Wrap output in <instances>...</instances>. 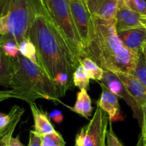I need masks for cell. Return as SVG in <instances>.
Wrapping results in <instances>:
<instances>
[{
    "label": "cell",
    "instance_id": "cell-24",
    "mask_svg": "<svg viewBox=\"0 0 146 146\" xmlns=\"http://www.w3.org/2000/svg\"><path fill=\"white\" fill-rule=\"evenodd\" d=\"M108 125H109V127L107 130L106 133L107 146H123V145L113 132V127H112V122L109 121Z\"/></svg>",
    "mask_w": 146,
    "mask_h": 146
},
{
    "label": "cell",
    "instance_id": "cell-26",
    "mask_svg": "<svg viewBox=\"0 0 146 146\" xmlns=\"http://www.w3.org/2000/svg\"><path fill=\"white\" fill-rule=\"evenodd\" d=\"M3 144L6 145V146H25L20 142L19 136L13 137L12 135L7 136L4 139Z\"/></svg>",
    "mask_w": 146,
    "mask_h": 146
},
{
    "label": "cell",
    "instance_id": "cell-18",
    "mask_svg": "<svg viewBox=\"0 0 146 146\" xmlns=\"http://www.w3.org/2000/svg\"><path fill=\"white\" fill-rule=\"evenodd\" d=\"M73 85L80 90H87L90 85L89 77L85 69L80 64L78 66L73 74Z\"/></svg>",
    "mask_w": 146,
    "mask_h": 146
},
{
    "label": "cell",
    "instance_id": "cell-21",
    "mask_svg": "<svg viewBox=\"0 0 146 146\" xmlns=\"http://www.w3.org/2000/svg\"><path fill=\"white\" fill-rule=\"evenodd\" d=\"M124 2L132 10L146 17V2L145 0H124Z\"/></svg>",
    "mask_w": 146,
    "mask_h": 146
},
{
    "label": "cell",
    "instance_id": "cell-1",
    "mask_svg": "<svg viewBox=\"0 0 146 146\" xmlns=\"http://www.w3.org/2000/svg\"><path fill=\"white\" fill-rule=\"evenodd\" d=\"M28 37L35 45L38 64L52 80L60 73L73 79L79 63L76 61L51 18L42 14L34 16Z\"/></svg>",
    "mask_w": 146,
    "mask_h": 146
},
{
    "label": "cell",
    "instance_id": "cell-16",
    "mask_svg": "<svg viewBox=\"0 0 146 146\" xmlns=\"http://www.w3.org/2000/svg\"><path fill=\"white\" fill-rule=\"evenodd\" d=\"M80 64L85 69L90 79L100 82L102 80L104 70L101 68L94 60L88 57H85L80 60Z\"/></svg>",
    "mask_w": 146,
    "mask_h": 146
},
{
    "label": "cell",
    "instance_id": "cell-3",
    "mask_svg": "<svg viewBox=\"0 0 146 146\" xmlns=\"http://www.w3.org/2000/svg\"><path fill=\"white\" fill-rule=\"evenodd\" d=\"M14 62L15 72L10 88L17 99L29 105L37 99L61 102L60 91L41 66L20 54L14 58Z\"/></svg>",
    "mask_w": 146,
    "mask_h": 146
},
{
    "label": "cell",
    "instance_id": "cell-9",
    "mask_svg": "<svg viewBox=\"0 0 146 146\" xmlns=\"http://www.w3.org/2000/svg\"><path fill=\"white\" fill-rule=\"evenodd\" d=\"M117 35L123 44L135 54L141 53L143 44L146 41V27L129 28L117 30Z\"/></svg>",
    "mask_w": 146,
    "mask_h": 146
},
{
    "label": "cell",
    "instance_id": "cell-29",
    "mask_svg": "<svg viewBox=\"0 0 146 146\" xmlns=\"http://www.w3.org/2000/svg\"><path fill=\"white\" fill-rule=\"evenodd\" d=\"M10 98H16V95L12 90H0V102Z\"/></svg>",
    "mask_w": 146,
    "mask_h": 146
},
{
    "label": "cell",
    "instance_id": "cell-20",
    "mask_svg": "<svg viewBox=\"0 0 146 146\" xmlns=\"http://www.w3.org/2000/svg\"><path fill=\"white\" fill-rule=\"evenodd\" d=\"M42 143L47 146H64L65 141L60 133L54 130L50 134L42 136Z\"/></svg>",
    "mask_w": 146,
    "mask_h": 146
},
{
    "label": "cell",
    "instance_id": "cell-19",
    "mask_svg": "<svg viewBox=\"0 0 146 146\" xmlns=\"http://www.w3.org/2000/svg\"><path fill=\"white\" fill-rule=\"evenodd\" d=\"M131 75L137 78L146 86V63L145 62L141 54H139L137 57L135 66Z\"/></svg>",
    "mask_w": 146,
    "mask_h": 146
},
{
    "label": "cell",
    "instance_id": "cell-6",
    "mask_svg": "<svg viewBox=\"0 0 146 146\" xmlns=\"http://www.w3.org/2000/svg\"><path fill=\"white\" fill-rule=\"evenodd\" d=\"M101 82L105 84L113 93L115 94L117 96L123 98L126 103L133 110V116L135 118L137 119L140 126L143 122V111L142 108L137 105V102L135 101L133 97L130 95L126 88L122 83L121 81L119 80L117 75L114 72L109 70H104L103 76L101 80Z\"/></svg>",
    "mask_w": 146,
    "mask_h": 146
},
{
    "label": "cell",
    "instance_id": "cell-23",
    "mask_svg": "<svg viewBox=\"0 0 146 146\" xmlns=\"http://www.w3.org/2000/svg\"><path fill=\"white\" fill-rule=\"evenodd\" d=\"M2 47L5 54L12 58H15L19 54L18 45L14 41L6 42L2 44Z\"/></svg>",
    "mask_w": 146,
    "mask_h": 146
},
{
    "label": "cell",
    "instance_id": "cell-22",
    "mask_svg": "<svg viewBox=\"0 0 146 146\" xmlns=\"http://www.w3.org/2000/svg\"><path fill=\"white\" fill-rule=\"evenodd\" d=\"M22 116V115H19L17 116L9 125L7 126L5 128H0V145L3 144V140L5 137L13 134L14 130L16 128L17 125L19 120H20Z\"/></svg>",
    "mask_w": 146,
    "mask_h": 146
},
{
    "label": "cell",
    "instance_id": "cell-11",
    "mask_svg": "<svg viewBox=\"0 0 146 146\" xmlns=\"http://www.w3.org/2000/svg\"><path fill=\"white\" fill-rule=\"evenodd\" d=\"M125 88L133 97L137 105L142 108L146 105V86L137 78L128 73L116 72H114Z\"/></svg>",
    "mask_w": 146,
    "mask_h": 146
},
{
    "label": "cell",
    "instance_id": "cell-12",
    "mask_svg": "<svg viewBox=\"0 0 146 146\" xmlns=\"http://www.w3.org/2000/svg\"><path fill=\"white\" fill-rule=\"evenodd\" d=\"M91 15L101 19H115L118 0H86Z\"/></svg>",
    "mask_w": 146,
    "mask_h": 146
},
{
    "label": "cell",
    "instance_id": "cell-27",
    "mask_svg": "<svg viewBox=\"0 0 146 146\" xmlns=\"http://www.w3.org/2000/svg\"><path fill=\"white\" fill-rule=\"evenodd\" d=\"M7 34V27L5 17H0V36H1V42L3 44V39Z\"/></svg>",
    "mask_w": 146,
    "mask_h": 146
},
{
    "label": "cell",
    "instance_id": "cell-13",
    "mask_svg": "<svg viewBox=\"0 0 146 146\" xmlns=\"http://www.w3.org/2000/svg\"><path fill=\"white\" fill-rule=\"evenodd\" d=\"M29 106L35 121V131L41 136L53 133L55 130L49 120L47 113L35 102L29 104Z\"/></svg>",
    "mask_w": 146,
    "mask_h": 146
},
{
    "label": "cell",
    "instance_id": "cell-17",
    "mask_svg": "<svg viewBox=\"0 0 146 146\" xmlns=\"http://www.w3.org/2000/svg\"><path fill=\"white\" fill-rule=\"evenodd\" d=\"M18 47L20 54L38 64L36 48L29 37L22 40L18 44Z\"/></svg>",
    "mask_w": 146,
    "mask_h": 146
},
{
    "label": "cell",
    "instance_id": "cell-4",
    "mask_svg": "<svg viewBox=\"0 0 146 146\" xmlns=\"http://www.w3.org/2000/svg\"><path fill=\"white\" fill-rule=\"evenodd\" d=\"M51 17L76 61L85 57L84 45L73 20L70 0H50Z\"/></svg>",
    "mask_w": 146,
    "mask_h": 146
},
{
    "label": "cell",
    "instance_id": "cell-28",
    "mask_svg": "<svg viewBox=\"0 0 146 146\" xmlns=\"http://www.w3.org/2000/svg\"><path fill=\"white\" fill-rule=\"evenodd\" d=\"M50 117L53 120L54 123L60 124L63 121V115L62 113L57 110H54L50 114Z\"/></svg>",
    "mask_w": 146,
    "mask_h": 146
},
{
    "label": "cell",
    "instance_id": "cell-7",
    "mask_svg": "<svg viewBox=\"0 0 146 146\" xmlns=\"http://www.w3.org/2000/svg\"><path fill=\"white\" fill-rule=\"evenodd\" d=\"M70 10L84 48L89 41L91 14L87 6L86 0H70Z\"/></svg>",
    "mask_w": 146,
    "mask_h": 146
},
{
    "label": "cell",
    "instance_id": "cell-14",
    "mask_svg": "<svg viewBox=\"0 0 146 146\" xmlns=\"http://www.w3.org/2000/svg\"><path fill=\"white\" fill-rule=\"evenodd\" d=\"M15 72L14 58L8 57L0 45V86L10 88Z\"/></svg>",
    "mask_w": 146,
    "mask_h": 146
},
{
    "label": "cell",
    "instance_id": "cell-31",
    "mask_svg": "<svg viewBox=\"0 0 146 146\" xmlns=\"http://www.w3.org/2000/svg\"><path fill=\"white\" fill-rule=\"evenodd\" d=\"M42 2H43V5H44V7H45L47 12H48V13L50 14V16H51V12H50V0H42Z\"/></svg>",
    "mask_w": 146,
    "mask_h": 146
},
{
    "label": "cell",
    "instance_id": "cell-15",
    "mask_svg": "<svg viewBox=\"0 0 146 146\" xmlns=\"http://www.w3.org/2000/svg\"><path fill=\"white\" fill-rule=\"evenodd\" d=\"M64 105L71 110L72 111L80 115L86 119H89L92 114V101L87 92V90L85 89L80 90V91L78 92L76 102L74 106L70 107L66 105Z\"/></svg>",
    "mask_w": 146,
    "mask_h": 146
},
{
    "label": "cell",
    "instance_id": "cell-32",
    "mask_svg": "<svg viewBox=\"0 0 146 146\" xmlns=\"http://www.w3.org/2000/svg\"><path fill=\"white\" fill-rule=\"evenodd\" d=\"M136 146H146V143L145 142V140L143 138V136L142 135V134H140V137H139L138 141H137Z\"/></svg>",
    "mask_w": 146,
    "mask_h": 146
},
{
    "label": "cell",
    "instance_id": "cell-2",
    "mask_svg": "<svg viewBox=\"0 0 146 146\" xmlns=\"http://www.w3.org/2000/svg\"><path fill=\"white\" fill-rule=\"evenodd\" d=\"M85 57L104 70L131 75L137 57L122 43L117 35L115 18L101 19L91 16L89 41L84 48Z\"/></svg>",
    "mask_w": 146,
    "mask_h": 146
},
{
    "label": "cell",
    "instance_id": "cell-33",
    "mask_svg": "<svg viewBox=\"0 0 146 146\" xmlns=\"http://www.w3.org/2000/svg\"><path fill=\"white\" fill-rule=\"evenodd\" d=\"M140 54H142L143 60H144L145 62L146 63V41L145 42V44H143V48H142L141 53H140Z\"/></svg>",
    "mask_w": 146,
    "mask_h": 146
},
{
    "label": "cell",
    "instance_id": "cell-25",
    "mask_svg": "<svg viewBox=\"0 0 146 146\" xmlns=\"http://www.w3.org/2000/svg\"><path fill=\"white\" fill-rule=\"evenodd\" d=\"M42 136L36 133L35 130L29 132V142L28 146H42Z\"/></svg>",
    "mask_w": 146,
    "mask_h": 146
},
{
    "label": "cell",
    "instance_id": "cell-8",
    "mask_svg": "<svg viewBox=\"0 0 146 146\" xmlns=\"http://www.w3.org/2000/svg\"><path fill=\"white\" fill-rule=\"evenodd\" d=\"M115 21L116 30L139 27H146V17L130 9L125 5L124 0H118Z\"/></svg>",
    "mask_w": 146,
    "mask_h": 146
},
{
    "label": "cell",
    "instance_id": "cell-5",
    "mask_svg": "<svg viewBox=\"0 0 146 146\" xmlns=\"http://www.w3.org/2000/svg\"><path fill=\"white\" fill-rule=\"evenodd\" d=\"M109 121L108 115L97 105L90 121L77 133L75 146H107L106 133Z\"/></svg>",
    "mask_w": 146,
    "mask_h": 146
},
{
    "label": "cell",
    "instance_id": "cell-30",
    "mask_svg": "<svg viewBox=\"0 0 146 146\" xmlns=\"http://www.w3.org/2000/svg\"><path fill=\"white\" fill-rule=\"evenodd\" d=\"M142 111H143V122L141 125V134L143 136V138L146 143V105L142 107Z\"/></svg>",
    "mask_w": 146,
    "mask_h": 146
},
{
    "label": "cell",
    "instance_id": "cell-10",
    "mask_svg": "<svg viewBox=\"0 0 146 146\" xmlns=\"http://www.w3.org/2000/svg\"><path fill=\"white\" fill-rule=\"evenodd\" d=\"M102 88L100 98L97 102V105L108 115L110 122L123 120L121 116L120 107L119 105L117 96L113 93L105 84L99 82Z\"/></svg>",
    "mask_w": 146,
    "mask_h": 146
},
{
    "label": "cell",
    "instance_id": "cell-34",
    "mask_svg": "<svg viewBox=\"0 0 146 146\" xmlns=\"http://www.w3.org/2000/svg\"><path fill=\"white\" fill-rule=\"evenodd\" d=\"M0 146H6V145H5V144H2Z\"/></svg>",
    "mask_w": 146,
    "mask_h": 146
},
{
    "label": "cell",
    "instance_id": "cell-35",
    "mask_svg": "<svg viewBox=\"0 0 146 146\" xmlns=\"http://www.w3.org/2000/svg\"><path fill=\"white\" fill-rule=\"evenodd\" d=\"M42 146H47V145H44V143H42Z\"/></svg>",
    "mask_w": 146,
    "mask_h": 146
}]
</instances>
